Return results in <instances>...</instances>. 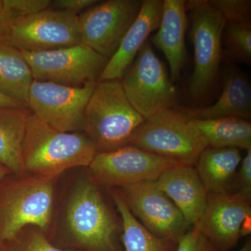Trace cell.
Listing matches in <instances>:
<instances>
[{"label":"cell","mask_w":251,"mask_h":251,"mask_svg":"<svg viewBox=\"0 0 251 251\" xmlns=\"http://www.w3.org/2000/svg\"><path fill=\"white\" fill-rule=\"evenodd\" d=\"M63 213V232L71 246L84 251H122L121 218L87 172L73 185Z\"/></svg>","instance_id":"obj_1"},{"label":"cell","mask_w":251,"mask_h":251,"mask_svg":"<svg viewBox=\"0 0 251 251\" xmlns=\"http://www.w3.org/2000/svg\"><path fill=\"white\" fill-rule=\"evenodd\" d=\"M57 179L11 173L0 179V245L27 226H35L50 239L57 214Z\"/></svg>","instance_id":"obj_2"},{"label":"cell","mask_w":251,"mask_h":251,"mask_svg":"<svg viewBox=\"0 0 251 251\" xmlns=\"http://www.w3.org/2000/svg\"><path fill=\"white\" fill-rule=\"evenodd\" d=\"M97 150L82 132L52 128L29 111L22 145V161L28 174L58 178L64 172L87 168Z\"/></svg>","instance_id":"obj_3"},{"label":"cell","mask_w":251,"mask_h":251,"mask_svg":"<svg viewBox=\"0 0 251 251\" xmlns=\"http://www.w3.org/2000/svg\"><path fill=\"white\" fill-rule=\"evenodd\" d=\"M145 120L126 97L121 80L98 81L86 105L82 131L97 153L109 152L128 145Z\"/></svg>","instance_id":"obj_4"},{"label":"cell","mask_w":251,"mask_h":251,"mask_svg":"<svg viewBox=\"0 0 251 251\" xmlns=\"http://www.w3.org/2000/svg\"><path fill=\"white\" fill-rule=\"evenodd\" d=\"M128 145L192 166L208 148L192 121L173 108L145 120L130 137Z\"/></svg>","instance_id":"obj_5"},{"label":"cell","mask_w":251,"mask_h":251,"mask_svg":"<svg viewBox=\"0 0 251 251\" xmlns=\"http://www.w3.org/2000/svg\"><path fill=\"white\" fill-rule=\"evenodd\" d=\"M121 82L128 101L145 120L175 106L176 88L148 41L124 74Z\"/></svg>","instance_id":"obj_6"},{"label":"cell","mask_w":251,"mask_h":251,"mask_svg":"<svg viewBox=\"0 0 251 251\" xmlns=\"http://www.w3.org/2000/svg\"><path fill=\"white\" fill-rule=\"evenodd\" d=\"M0 41L29 52L82 44L77 15L51 8L14 19L0 36Z\"/></svg>","instance_id":"obj_7"},{"label":"cell","mask_w":251,"mask_h":251,"mask_svg":"<svg viewBox=\"0 0 251 251\" xmlns=\"http://www.w3.org/2000/svg\"><path fill=\"white\" fill-rule=\"evenodd\" d=\"M186 8L191 11V34L195 52L190 92L193 98L199 99L210 90L219 72L226 20L207 0L186 1Z\"/></svg>","instance_id":"obj_8"},{"label":"cell","mask_w":251,"mask_h":251,"mask_svg":"<svg viewBox=\"0 0 251 251\" xmlns=\"http://www.w3.org/2000/svg\"><path fill=\"white\" fill-rule=\"evenodd\" d=\"M22 52L34 80L71 87L98 82L108 62L83 44L42 52Z\"/></svg>","instance_id":"obj_9"},{"label":"cell","mask_w":251,"mask_h":251,"mask_svg":"<svg viewBox=\"0 0 251 251\" xmlns=\"http://www.w3.org/2000/svg\"><path fill=\"white\" fill-rule=\"evenodd\" d=\"M179 163L126 145L115 151L97 153L87 173L99 186L123 188L143 181H156L164 172Z\"/></svg>","instance_id":"obj_10"},{"label":"cell","mask_w":251,"mask_h":251,"mask_svg":"<svg viewBox=\"0 0 251 251\" xmlns=\"http://www.w3.org/2000/svg\"><path fill=\"white\" fill-rule=\"evenodd\" d=\"M97 82L71 87L34 80L28 96V108L55 129L69 133L82 131L86 105Z\"/></svg>","instance_id":"obj_11"},{"label":"cell","mask_w":251,"mask_h":251,"mask_svg":"<svg viewBox=\"0 0 251 251\" xmlns=\"http://www.w3.org/2000/svg\"><path fill=\"white\" fill-rule=\"evenodd\" d=\"M143 1H100L77 15L82 44L108 59L139 14Z\"/></svg>","instance_id":"obj_12"},{"label":"cell","mask_w":251,"mask_h":251,"mask_svg":"<svg viewBox=\"0 0 251 251\" xmlns=\"http://www.w3.org/2000/svg\"><path fill=\"white\" fill-rule=\"evenodd\" d=\"M118 191L131 214L157 237L178 242L191 227L156 181L137 183Z\"/></svg>","instance_id":"obj_13"},{"label":"cell","mask_w":251,"mask_h":251,"mask_svg":"<svg viewBox=\"0 0 251 251\" xmlns=\"http://www.w3.org/2000/svg\"><path fill=\"white\" fill-rule=\"evenodd\" d=\"M251 198L239 192L208 193L204 212L196 225L217 251H230L251 233Z\"/></svg>","instance_id":"obj_14"},{"label":"cell","mask_w":251,"mask_h":251,"mask_svg":"<svg viewBox=\"0 0 251 251\" xmlns=\"http://www.w3.org/2000/svg\"><path fill=\"white\" fill-rule=\"evenodd\" d=\"M163 9L161 0H144L141 9L113 56L109 59L99 81L121 80L147 42L149 36L158 29Z\"/></svg>","instance_id":"obj_15"},{"label":"cell","mask_w":251,"mask_h":251,"mask_svg":"<svg viewBox=\"0 0 251 251\" xmlns=\"http://www.w3.org/2000/svg\"><path fill=\"white\" fill-rule=\"evenodd\" d=\"M158 188L174 202L190 226L201 219L208 191L194 166L179 165L167 170L156 181Z\"/></svg>","instance_id":"obj_16"},{"label":"cell","mask_w":251,"mask_h":251,"mask_svg":"<svg viewBox=\"0 0 251 251\" xmlns=\"http://www.w3.org/2000/svg\"><path fill=\"white\" fill-rule=\"evenodd\" d=\"M186 10L184 0L163 1L161 23L151 39L153 45L166 56L173 82L179 78L186 59Z\"/></svg>","instance_id":"obj_17"},{"label":"cell","mask_w":251,"mask_h":251,"mask_svg":"<svg viewBox=\"0 0 251 251\" xmlns=\"http://www.w3.org/2000/svg\"><path fill=\"white\" fill-rule=\"evenodd\" d=\"M177 110L189 120H210L226 117L250 120V84L247 77L239 71L229 69L225 75L222 93L215 103L205 108H179Z\"/></svg>","instance_id":"obj_18"},{"label":"cell","mask_w":251,"mask_h":251,"mask_svg":"<svg viewBox=\"0 0 251 251\" xmlns=\"http://www.w3.org/2000/svg\"><path fill=\"white\" fill-rule=\"evenodd\" d=\"M242 160L237 148H207L198 157L194 167L208 193L227 192Z\"/></svg>","instance_id":"obj_19"},{"label":"cell","mask_w":251,"mask_h":251,"mask_svg":"<svg viewBox=\"0 0 251 251\" xmlns=\"http://www.w3.org/2000/svg\"><path fill=\"white\" fill-rule=\"evenodd\" d=\"M29 111L26 108L0 107V164L14 174L26 173L22 145Z\"/></svg>","instance_id":"obj_20"},{"label":"cell","mask_w":251,"mask_h":251,"mask_svg":"<svg viewBox=\"0 0 251 251\" xmlns=\"http://www.w3.org/2000/svg\"><path fill=\"white\" fill-rule=\"evenodd\" d=\"M33 80L22 51L0 41V92L27 105Z\"/></svg>","instance_id":"obj_21"},{"label":"cell","mask_w":251,"mask_h":251,"mask_svg":"<svg viewBox=\"0 0 251 251\" xmlns=\"http://www.w3.org/2000/svg\"><path fill=\"white\" fill-rule=\"evenodd\" d=\"M109 193L121 218L125 251H176L178 242L157 237L145 228L131 214L117 188H110Z\"/></svg>","instance_id":"obj_22"},{"label":"cell","mask_w":251,"mask_h":251,"mask_svg":"<svg viewBox=\"0 0 251 251\" xmlns=\"http://www.w3.org/2000/svg\"><path fill=\"white\" fill-rule=\"evenodd\" d=\"M206 140L208 148L251 150V124L243 119L191 120Z\"/></svg>","instance_id":"obj_23"},{"label":"cell","mask_w":251,"mask_h":251,"mask_svg":"<svg viewBox=\"0 0 251 251\" xmlns=\"http://www.w3.org/2000/svg\"><path fill=\"white\" fill-rule=\"evenodd\" d=\"M222 42L230 57L239 62L251 64V23L226 22Z\"/></svg>","instance_id":"obj_24"},{"label":"cell","mask_w":251,"mask_h":251,"mask_svg":"<svg viewBox=\"0 0 251 251\" xmlns=\"http://www.w3.org/2000/svg\"><path fill=\"white\" fill-rule=\"evenodd\" d=\"M7 251H76L54 247L50 239L35 226H27L14 240L3 244Z\"/></svg>","instance_id":"obj_25"},{"label":"cell","mask_w":251,"mask_h":251,"mask_svg":"<svg viewBox=\"0 0 251 251\" xmlns=\"http://www.w3.org/2000/svg\"><path fill=\"white\" fill-rule=\"evenodd\" d=\"M219 10L226 22L251 23V1L249 0H207Z\"/></svg>","instance_id":"obj_26"},{"label":"cell","mask_w":251,"mask_h":251,"mask_svg":"<svg viewBox=\"0 0 251 251\" xmlns=\"http://www.w3.org/2000/svg\"><path fill=\"white\" fill-rule=\"evenodd\" d=\"M15 19L37 14L49 9L51 0H4Z\"/></svg>","instance_id":"obj_27"},{"label":"cell","mask_w":251,"mask_h":251,"mask_svg":"<svg viewBox=\"0 0 251 251\" xmlns=\"http://www.w3.org/2000/svg\"><path fill=\"white\" fill-rule=\"evenodd\" d=\"M176 251H217L198 229L192 226L177 243Z\"/></svg>","instance_id":"obj_28"},{"label":"cell","mask_w":251,"mask_h":251,"mask_svg":"<svg viewBox=\"0 0 251 251\" xmlns=\"http://www.w3.org/2000/svg\"><path fill=\"white\" fill-rule=\"evenodd\" d=\"M237 192L251 198V150L242 158L237 174Z\"/></svg>","instance_id":"obj_29"},{"label":"cell","mask_w":251,"mask_h":251,"mask_svg":"<svg viewBox=\"0 0 251 251\" xmlns=\"http://www.w3.org/2000/svg\"><path fill=\"white\" fill-rule=\"evenodd\" d=\"M99 2L98 0H54L51 1V9L67 11L77 15Z\"/></svg>","instance_id":"obj_30"},{"label":"cell","mask_w":251,"mask_h":251,"mask_svg":"<svg viewBox=\"0 0 251 251\" xmlns=\"http://www.w3.org/2000/svg\"><path fill=\"white\" fill-rule=\"evenodd\" d=\"M14 19V16L5 4L4 0H0V36Z\"/></svg>","instance_id":"obj_31"},{"label":"cell","mask_w":251,"mask_h":251,"mask_svg":"<svg viewBox=\"0 0 251 251\" xmlns=\"http://www.w3.org/2000/svg\"><path fill=\"white\" fill-rule=\"evenodd\" d=\"M0 107H12V108H28L25 104L18 101L12 98L4 95L0 92ZM29 109V108H28Z\"/></svg>","instance_id":"obj_32"},{"label":"cell","mask_w":251,"mask_h":251,"mask_svg":"<svg viewBox=\"0 0 251 251\" xmlns=\"http://www.w3.org/2000/svg\"><path fill=\"white\" fill-rule=\"evenodd\" d=\"M11 173H11L7 168H6V167L0 164V179L4 178V176H6V175L11 174Z\"/></svg>","instance_id":"obj_33"},{"label":"cell","mask_w":251,"mask_h":251,"mask_svg":"<svg viewBox=\"0 0 251 251\" xmlns=\"http://www.w3.org/2000/svg\"><path fill=\"white\" fill-rule=\"evenodd\" d=\"M239 251H251V240L250 238L247 239L244 245Z\"/></svg>","instance_id":"obj_34"},{"label":"cell","mask_w":251,"mask_h":251,"mask_svg":"<svg viewBox=\"0 0 251 251\" xmlns=\"http://www.w3.org/2000/svg\"><path fill=\"white\" fill-rule=\"evenodd\" d=\"M0 251H7L4 245H0Z\"/></svg>","instance_id":"obj_35"}]
</instances>
